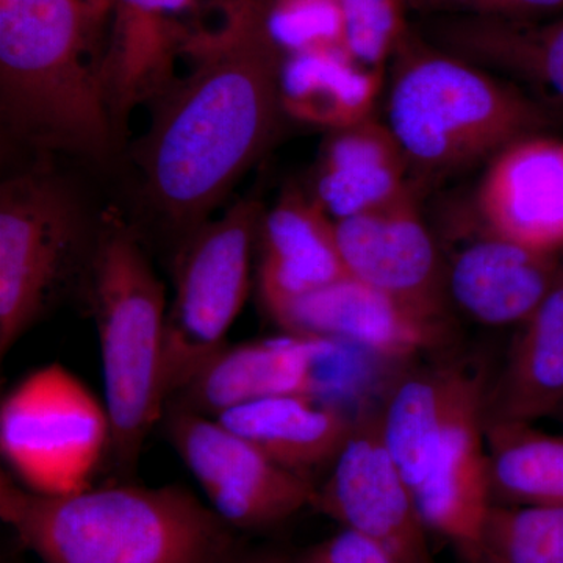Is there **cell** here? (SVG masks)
Here are the masks:
<instances>
[{"label":"cell","mask_w":563,"mask_h":563,"mask_svg":"<svg viewBox=\"0 0 563 563\" xmlns=\"http://www.w3.org/2000/svg\"><path fill=\"white\" fill-rule=\"evenodd\" d=\"M477 209L488 232L543 254L563 252V141H514L492 158Z\"/></svg>","instance_id":"cell-14"},{"label":"cell","mask_w":563,"mask_h":563,"mask_svg":"<svg viewBox=\"0 0 563 563\" xmlns=\"http://www.w3.org/2000/svg\"><path fill=\"white\" fill-rule=\"evenodd\" d=\"M415 25L443 51L523 81L554 110L563 107V14L543 21L429 16Z\"/></svg>","instance_id":"cell-15"},{"label":"cell","mask_w":563,"mask_h":563,"mask_svg":"<svg viewBox=\"0 0 563 563\" xmlns=\"http://www.w3.org/2000/svg\"><path fill=\"white\" fill-rule=\"evenodd\" d=\"M110 444L106 404L60 363L29 374L2 399L0 451L11 476L36 495L91 488Z\"/></svg>","instance_id":"cell-8"},{"label":"cell","mask_w":563,"mask_h":563,"mask_svg":"<svg viewBox=\"0 0 563 563\" xmlns=\"http://www.w3.org/2000/svg\"><path fill=\"white\" fill-rule=\"evenodd\" d=\"M266 29L285 55L346 47L339 0H272L266 11Z\"/></svg>","instance_id":"cell-27"},{"label":"cell","mask_w":563,"mask_h":563,"mask_svg":"<svg viewBox=\"0 0 563 563\" xmlns=\"http://www.w3.org/2000/svg\"><path fill=\"white\" fill-rule=\"evenodd\" d=\"M169 443L236 531H263L313 506L318 484L266 457L217 418L168 406L163 413Z\"/></svg>","instance_id":"cell-9"},{"label":"cell","mask_w":563,"mask_h":563,"mask_svg":"<svg viewBox=\"0 0 563 563\" xmlns=\"http://www.w3.org/2000/svg\"><path fill=\"white\" fill-rule=\"evenodd\" d=\"M344 347L346 343L335 340L287 332L277 339L225 346L166 407L217 418L233 407L273 396L331 401L329 395L347 379V369L333 365Z\"/></svg>","instance_id":"cell-11"},{"label":"cell","mask_w":563,"mask_h":563,"mask_svg":"<svg viewBox=\"0 0 563 563\" xmlns=\"http://www.w3.org/2000/svg\"><path fill=\"white\" fill-rule=\"evenodd\" d=\"M384 76L385 68L362 65L343 46L285 55L282 109L285 117L314 128H351L372 118Z\"/></svg>","instance_id":"cell-23"},{"label":"cell","mask_w":563,"mask_h":563,"mask_svg":"<svg viewBox=\"0 0 563 563\" xmlns=\"http://www.w3.org/2000/svg\"><path fill=\"white\" fill-rule=\"evenodd\" d=\"M563 261L495 235L463 247L446 272L450 299L488 325L523 324L553 288Z\"/></svg>","instance_id":"cell-17"},{"label":"cell","mask_w":563,"mask_h":563,"mask_svg":"<svg viewBox=\"0 0 563 563\" xmlns=\"http://www.w3.org/2000/svg\"><path fill=\"white\" fill-rule=\"evenodd\" d=\"M258 292L266 313L347 274L336 242L335 220L313 196L288 190L269 211H263Z\"/></svg>","instance_id":"cell-16"},{"label":"cell","mask_w":563,"mask_h":563,"mask_svg":"<svg viewBox=\"0 0 563 563\" xmlns=\"http://www.w3.org/2000/svg\"><path fill=\"white\" fill-rule=\"evenodd\" d=\"M233 563H295V559L284 558L277 554L240 555Z\"/></svg>","instance_id":"cell-31"},{"label":"cell","mask_w":563,"mask_h":563,"mask_svg":"<svg viewBox=\"0 0 563 563\" xmlns=\"http://www.w3.org/2000/svg\"><path fill=\"white\" fill-rule=\"evenodd\" d=\"M481 562L563 563V506L493 504Z\"/></svg>","instance_id":"cell-25"},{"label":"cell","mask_w":563,"mask_h":563,"mask_svg":"<svg viewBox=\"0 0 563 563\" xmlns=\"http://www.w3.org/2000/svg\"><path fill=\"white\" fill-rule=\"evenodd\" d=\"M485 388L462 369L410 374L396 385L379 415L380 437L410 490L455 426L484 409Z\"/></svg>","instance_id":"cell-19"},{"label":"cell","mask_w":563,"mask_h":563,"mask_svg":"<svg viewBox=\"0 0 563 563\" xmlns=\"http://www.w3.org/2000/svg\"><path fill=\"white\" fill-rule=\"evenodd\" d=\"M295 563H398L379 543L361 532L343 528L342 532L314 544L295 559Z\"/></svg>","instance_id":"cell-29"},{"label":"cell","mask_w":563,"mask_h":563,"mask_svg":"<svg viewBox=\"0 0 563 563\" xmlns=\"http://www.w3.org/2000/svg\"><path fill=\"white\" fill-rule=\"evenodd\" d=\"M313 507L379 543L398 563H437L413 493L380 437L377 413L355 418Z\"/></svg>","instance_id":"cell-10"},{"label":"cell","mask_w":563,"mask_h":563,"mask_svg":"<svg viewBox=\"0 0 563 563\" xmlns=\"http://www.w3.org/2000/svg\"><path fill=\"white\" fill-rule=\"evenodd\" d=\"M113 0H0L2 139L103 163L120 150L107 102Z\"/></svg>","instance_id":"cell-2"},{"label":"cell","mask_w":563,"mask_h":563,"mask_svg":"<svg viewBox=\"0 0 563 563\" xmlns=\"http://www.w3.org/2000/svg\"><path fill=\"white\" fill-rule=\"evenodd\" d=\"M2 563H22V562L18 561V559L10 558V555H3Z\"/></svg>","instance_id":"cell-32"},{"label":"cell","mask_w":563,"mask_h":563,"mask_svg":"<svg viewBox=\"0 0 563 563\" xmlns=\"http://www.w3.org/2000/svg\"><path fill=\"white\" fill-rule=\"evenodd\" d=\"M554 417H558L559 420H561L563 422V404L561 407H559V410H558V412L554 413Z\"/></svg>","instance_id":"cell-33"},{"label":"cell","mask_w":563,"mask_h":563,"mask_svg":"<svg viewBox=\"0 0 563 563\" xmlns=\"http://www.w3.org/2000/svg\"><path fill=\"white\" fill-rule=\"evenodd\" d=\"M409 172L395 133L372 117L332 132L322 146L312 196L332 220H346L412 190Z\"/></svg>","instance_id":"cell-21"},{"label":"cell","mask_w":563,"mask_h":563,"mask_svg":"<svg viewBox=\"0 0 563 563\" xmlns=\"http://www.w3.org/2000/svg\"><path fill=\"white\" fill-rule=\"evenodd\" d=\"M85 303L101 344L103 404L111 422L109 461L118 472L131 473L165 413L162 368L168 302L139 229L118 210L102 213Z\"/></svg>","instance_id":"cell-5"},{"label":"cell","mask_w":563,"mask_h":563,"mask_svg":"<svg viewBox=\"0 0 563 563\" xmlns=\"http://www.w3.org/2000/svg\"><path fill=\"white\" fill-rule=\"evenodd\" d=\"M412 493L426 528L453 544L466 563H479L493 507L484 409L455 426Z\"/></svg>","instance_id":"cell-18"},{"label":"cell","mask_w":563,"mask_h":563,"mask_svg":"<svg viewBox=\"0 0 563 563\" xmlns=\"http://www.w3.org/2000/svg\"><path fill=\"white\" fill-rule=\"evenodd\" d=\"M101 214L44 162L0 187V355L69 299H87Z\"/></svg>","instance_id":"cell-6"},{"label":"cell","mask_w":563,"mask_h":563,"mask_svg":"<svg viewBox=\"0 0 563 563\" xmlns=\"http://www.w3.org/2000/svg\"><path fill=\"white\" fill-rule=\"evenodd\" d=\"M563 404V265L543 302L521 324L495 387L485 393L484 420L533 422Z\"/></svg>","instance_id":"cell-22"},{"label":"cell","mask_w":563,"mask_h":563,"mask_svg":"<svg viewBox=\"0 0 563 563\" xmlns=\"http://www.w3.org/2000/svg\"><path fill=\"white\" fill-rule=\"evenodd\" d=\"M409 10L429 16H476L543 21L562 16L563 0H407Z\"/></svg>","instance_id":"cell-28"},{"label":"cell","mask_w":563,"mask_h":563,"mask_svg":"<svg viewBox=\"0 0 563 563\" xmlns=\"http://www.w3.org/2000/svg\"><path fill=\"white\" fill-rule=\"evenodd\" d=\"M122 5L131 7L133 10L144 11V13L169 14L181 13L195 5V0H120Z\"/></svg>","instance_id":"cell-30"},{"label":"cell","mask_w":563,"mask_h":563,"mask_svg":"<svg viewBox=\"0 0 563 563\" xmlns=\"http://www.w3.org/2000/svg\"><path fill=\"white\" fill-rule=\"evenodd\" d=\"M388 63L387 124L410 172H457L558 122L553 107L435 46L415 24Z\"/></svg>","instance_id":"cell-4"},{"label":"cell","mask_w":563,"mask_h":563,"mask_svg":"<svg viewBox=\"0 0 563 563\" xmlns=\"http://www.w3.org/2000/svg\"><path fill=\"white\" fill-rule=\"evenodd\" d=\"M269 317L284 332L347 343L376 357H412L450 342L446 320L418 312L351 276L303 295Z\"/></svg>","instance_id":"cell-13"},{"label":"cell","mask_w":563,"mask_h":563,"mask_svg":"<svg viewBox=\"0 0 563 563\" xmlns=\"http://www.w3.org/2000/svg\"><path fill=\"white\" fill-rule=\"evenodd\" d=\"M272 0H233L217 33L188 40L195 66L161 98L132 150L141 217L173 257L272 146L285 117V54L266 29Z\"/></svg>","instance_id":"cell-1"},{"label":"cell","mask_w":563,"mask_h":563,"mask_svg":"<svg viewBox=\"0 0 563 563\" xmlns=\"http://www.w3.org/2000/svg\"><path fill=\"white\" fill-rule=\"evenodd\" d=\"M347 274L418 312L446 320V268L421 220L413 190L377 209L335 221Z\"/></svg>","instance_id":"cell-12"},{"label":"cell","mask_w":563,"mask_h":563,"mask_svg":"<svg viewBox=\"0 0 563 563\" xmlns=\"http://www.w3.org/2000/svg\"><path fill=\"white\" fill-rule=\"evenodd\" d=\"M0 517L43 563H233L236 529L179 485L36 495L0 474Z\"/></svg>","instance_id":"cell-3"},{"label":"cell","mask_w":563,"mask_h":563,"mask_svg":"<svg viewBox=\"0 0 563 563\" xmlns=\"http://www.w3.org/2000/svg\"><path fill=\"white\" fill-rule=\"evenodd\" d=\"M344 46L362 65L385 68L410 29L407 0H339Z\"/></svg>","instance_id":"cell-26"},{"label":"cell","mask_w":563,"mask_h":563,"mask_svg":"<svg viewBox=\"0 0 563 563\" xmlns=\"http://www.w3.org/2000/svg\"><path fill=\"white\" fill-rule=\"evenodd\" d=\"M217 420L288 472L313 479L342 453L355 418L313 396H273L233 407Z\"/></svg>","instance_id":"cell-20"},{"label":"cell","mask_w":563,"mask_h":563,"mask_svg":"<svg viewBox=\"0 0 563 563\" xmlns=\"http://www.w3.org/2000/svg\"><path fill=\"white\" fill-rule=\"evenodd\" d=\"M481 563H488V562H481Z\"/></svg>","instance_id":"cell-34"},{"label":"cell","mask_w":563,"mask_h":563,"mask_svg":"<svg viewBox=\"0 0 563 563\" xmlns=\"http://www.w3.org/2000/svg\"><path fill=\"white\" fill-rule=\"evenodd\" d=\"M493 504L563 506V435L484 420Z\"/></svg>","instance_id":"cell-24"},{"label":"cell","mask_w":563,"mask_h":563,"mask_svg":"<svg viewBox=\"0 0 563 563\" xmlns=\"http://www.w3.org/2000/svg\"><path fill=\"white\" fill-rule=\"evenodd\" d=\"M262 217L261 203L243 199L206 222L174 254V298L163 347L165 407L228 346L250 292Z\"/></svg>","instance_id":"cell-7"}]
</instances>
